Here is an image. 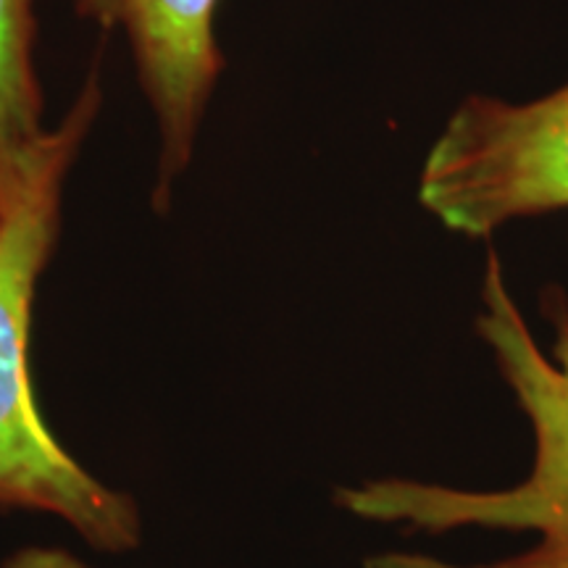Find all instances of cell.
Returning <instances> with one entry per match:
<instances>
[{
	"label": "cell",
	"instance_id": "obj_6",
	"mask_svg": "<svg viewBox=\"0 0 568 568\" xmlns=\"http://www.w3.org/2000/svg\"><path fill=\"white\" fill-rule=\"evenodd\" d=\"M0 568H95L74 552L63 548H45V545H30L11 552Z\"/></svg>",
	"mask_w": 568,
	"mask_h": 568
},
{
	"label": "cell",
	"instance_id": "obj_1",
	"mask_svg": "<svg viewBox=\"0 0 568 568\" xmlns=\"http://www.w3.org/2000/svg\"><path fill=\"white\" fill-rule=\"evenodd\" d=\"M98 109L92 71L0 203V508L55 516L95 550L130 552L142 539L138 503L88 471L48 429L30 372L34 297L59 243L63 182Z\"/></svg>",
	"mask_w": 568,
	"mask_h": 568
},
{
	"label": "cell",
	"instance_id": "obj_4",
	"mask_svg": "<svg viewBox=\"0 0 568 568\" xmlns=\"http://www.w3.org/2000/svg\"><path fill=\"white\" fill-rule=\"evenodd\" d=\"M219 0H74L82 19L122 32L161 132L159 205H169L176 174L190 166L224 55L219 51Z\"/></svg>",
	"mask_w": 568,
	"mask_h": 568
},
{
	"label": "cell",
	"instance_id": "obj_3",
	"mask_svg": "<svg viewBox=\"0 0 568 568\" xmlns=\"http://www.w3.org/2000/svg\"><path fill=\"white\" fill-rule=\"evenodd\" d=\"M418 201L466 237L568 211V84L531 103L466 98L426 155Z\"/></svg>",
	"mask_w": 568,
	"mask_h": 568
},
{
	"label": "cell",
	"instance_id": "obj_2",
	"mask_svg": "<svg viewBox=\"0 0 568 568\" xmlns=\"http://www.w3.org/2000/svg\"><path fill=\"white\" fill-rule=\"evenodd\" d=\"M545 311L556 324L552 358L531 337L503 276L500 258L489 253L481 282L477 329L500 376L535 432V466L521 485L508 489H456L410 479H376L339 487L337 506L379 524H403L418 531L464 527L535 531L537 542L514 558L479 566H456L416 552H385L366 568H568V301L552 293Z\"/></svg>",
	"mask_w": 568,
	"mask_h": 568
},
{
	"label": "cell",
	"instance_id": "obj_5",
	"mask_svg": "<svg viewBox=\"0 0 568 568\" xmlns=\"http://www.w3.org/2000/svg\"><path fill=\"white\" fill-rule=\"evenodd\" d=\"M45 132L34 74V0H0V203Z\"/></svg>",
	"mask_w": 568,
	"mask_h": 568
}]
</instances>
